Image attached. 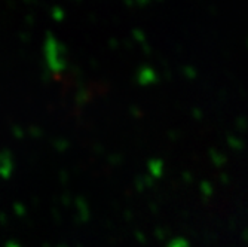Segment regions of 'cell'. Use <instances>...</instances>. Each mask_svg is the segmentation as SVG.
<instances>
[{
  "label": "cell",
  "instance_id": "obj_1",
  "mask_svg": "<svg viewBox=\"0 0 248 247\" xmlns=\"http://www.w3.org/2000/svg\"><path fill=\"white\" fill-rule=\"evenodd\" d=\"M150 170H152L153 174L161 176V173H162V163L161 161H152L150 163Z\"/></svg>",
  "mask_w": 248,
  "mask_h": 247
}]
</instances>
